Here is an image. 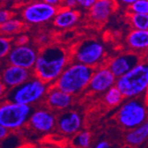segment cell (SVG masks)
<instances>
[{
    "label": "cell",
    "instance_id": "obj_34",
    "mask_svg": "<svg viewBox=\"0 0 148 148\" xmlns=\"http://www.w3.org/2000/svg\"><path fill=\"white\" fill-rule=\"evenodd\" d=\"M145 98H146V100L148 101V88H147V90L145 91Z\"/></svg>",
    "mask_w": 148,
    "mask_h": 148
},
{
    "label": "cell",
    "instance_id": "obj_18",
    "mask_svg": "<svg viewBox=\"0 0 148 148\" xmlns=\"http://www.w3.org/2000/svg\"><path fill=\"white\" fill-rule=\"evenodd\" d=\"M127 44L135 51L148 50V30L133 29L127 37Z\"/></svg>",
    "mask_w": 148,
    "mask_h": 148
},
{
    "label": "cell",
    "instance_id": "obj_33",
    "mask_svg": "<svg viewBox=\"0 0 148 148\" xmlns=\"http://www.w3.org/2000/svg\"><path fill=\"white\" fill-rule=\"evenodd\" d=\"M136 0H123L122 1V3H123V4H125V5H129V7L135 2Z\"/></svg>",
    "mask_w": 148,
    "mask_h": 148
},
{
    "label": "cell",
    "instance_id": "obj_23",
    "mask_svg": "<svg viewBox=\"0 0 148 148\" xmlns=\"http://www.w3.org/2000/svg\"><path fill=\"white\" fill-rule=\"evenodd\" d=\"M91 136L88 131H81L73 139V144L75 146L79 148H88L90 145Z\"/></svg>",
    "mask_w": 148,
    "mask_h": 148
},
{
    "label": "cell",
    "instance_id": "obj_35",
    "mask_svg": "<svg viewBox=\"0 0 148 148\" xmlns=\"http://www.w3.org/2000/svg\"><path fill=\"white\" fill-rule=\"evenodd\" d=\"M38 148H52V147H49V146H45V147H38Z\"/></svg>",
    "mask_w": 148,
    "mask_h": 148
},
{
    "label": "cell",
    "instance_id": "obj_29",
    "mask_svg": "<svg viewBox=\"0 0 148 148\" xmlns=\"http://www.w3.org/2000/svg\"><path fill=\"white\" fill-rule=\"evenodd\" d=\"M63 3L65 8H69V9H74V7L78 5L77 0H66Z\"/></svg>",
    "mask_w": 148,
    "mask_h": 148
},
{
    "label": "cell",
    "instance_id": "obj_17",
    "mask_svg": "<svg viewBox=\"0 0 148 148\" xmlns=\"http://www.w3.org/2000/svg\"><path fill=\"white\" fill-rule=\"evenodd\" d=\"M113 11V3L109 0H97L90 9V17L96 22H104Z\"/></svg>",
    "mask_w": 148,
    "mask_h": 148
},
{
    "label": "cell",
    "instance_id": "obj_14",
    "mask_svg": "<svg viewBox=\"0 0 148 148\" xmlns=\"http://www.w3.org/2000/svg\"><path fill=\"white\" fill-rule=\"evenodd\" d=\"M82 117L76 111H68L60 114L57 119L59 130L66 135H71L77 132L82 127Z\"/></svg>",
    "mask_w": 148,
    "mask_h": 148
},
{
    "label": "cell",
    "instance_id": "obj_22",
    "mask_svg": "<svg viewBox=\"0 0 148 148\" xmlns=\"http://www.w3.org/2000/svg\"><path fill=\"white\" fill-rule=\"evenodd\" d=\"M123 98L124 96L123 95V93L121 92V90L116 86H114L106 92L105 102L108 106H114L122 102Z\"/></svg>",
    "mask_w": 148,
    "mask_h": 148
},
{
    "label": "cell",
    "instance_id": "obj_12",
    "mask_svg": "<svg viewBox=\"0 0 148 148\" xmlns=\"http://www.w3.org/2000/svg\"><path fill=\"white\" fill-rule=\"evenodd\" d=\"M29 126L40 133L51 132L57 125V119L48 109L40 108L35 110L29 121Z\"/></svg>",
    "mask_w": 148,
    "mask_h": 148
},
{
    "label": "cell",
    "instance_id": "obj_20",
    "mask_svg": "<svg viewBox=\"0 0 148 148\" xmlns=\"http://www.w3.org/2000/svg\"><path fill=\"white\" fill-rule=\"evenodd\" d=\"M130 22L134 29L137 30H148V15L130 13Z\"/></svg>",
    "mask_w": 148,
    "mask_h": 148
},
{
    "label": "cell",
    "instance_id": "obj_9",
    "mask_svg": "<svg viewBox=\"0 0 148 148\" xmlns=\"http://www.w3.org/2000/svg\"><path fill=\"white\" fill-rule=\"evenodd\" d=\"M37 57V51L31 46H13L7 57V62L11 66L30 70L35 68Z\"/></svg>",
    "mask_w": 148,
    "mask_h": 148
},
{
    "label": "cell",
    "instance_id": "obj_5",
    "mask_svg": "<svg viewBox=\"0 0 148 148\" xmlns=\"http://www.w3.org/2000/svg\"><path fill=\"white\" fill-rule=\"evenodd\" d=\"M33 113L31 106L5 101L0 106V126L16 130L29 123Z\"/></svg>",
    "mask_w": 148,
    "mask_h": 148
},
{
    "label": "cell",
    "instance_id": "obj_30",
    "mask_svg": "<svg viewBox=\"0 0 148 148\" xmlns=\"http://www.w3.org/2000/svg\"><path fill=\"white\" fill-rule=\"evenodd\" d=\"M8 133H9V130L5 128L4 126H0V138L4 139L8 137Z\"/></svg>",
    "mask_w": 148,
    "mask_h": 148
},
{
    "label": "cell",
    "instance_id": "obj_27",
    "mask_svg": "<svg viewBox=\"0 0 148 148\" xmlns=\"http://www.w3.org/2000/svg\"><path fill=\"white\" fill-rule=\"evenodd\" d=\"M97 0H77L78 5L82 6L85 9H91V7L96 3Z\"/></svg>",
    "mask_w": 148,
    "mask_h": 148
},
{
    "label": "cell",
    "instance_id": "obj_8",
    "mask_svg": "<svg viewBox=\"0 0 148 148\" xmlns=\"http://www.w3.org/2000/svg\"><path fill=\"white\" fill-rule=\"evenodd\" d=\"M105 47L101 43L93 39L85 40L76 48L75 59L77 63L90 68L97 65L104 57Z\"/></svg>",
    "mask_w": 148,
    "mask_h": 148
},
{
    "label": "cell",
    "instance_id": "obj_11",
    "mask_svg": "<svg viewBox=\"0 0 148 148\" xmlns=\"http://www.w3.org/2000/svg\"><path fill=\"white\" fill-rule=\"evenodd\" d=\"M141 63V58L136 53H125L110 60L108 68L116 78L122 77Z\"/></svg>",
    "mask_w": 148,
    "mask_h": 148
},
{
    "label": "cell",
    "instance_id": "obj_19",
    "mask_svg": "<svg viewBox=\"0 0 148 148\" xmlns=\"http://www.w3.org/2000/svg\"><path fill=\"white\" fill-rule=\"evenodd\" d=\"M148 138V122L138 128L131 130L125 137L126 142L130 145H139Z\"/></svg>",
    "mask_w": 148,
    "mask_h": 148
},
{
    "label": "cell",
    "instance_id": "obj_21",
    "mask_svg": "<svg viewBox=\"0 0 148 148\" xmlns=\"http://www.w3.org/2000/svg\"><path fill=\"white\" fill-rule=\"evenodd\" d=\"M23 27L22 22L18 19H13L12 18L8 21L1 24V32L5 34V36L10 35H14L19 33Z\"/></svg>",
    "mask_w": 148,
    "mask_h": 148
},
{
    "label": "cell",
    "instance_id": "obj_24",
    "mask_svg": "<svg viewBox=\"0 0 148 148\" xmlns=\"http://www.w3.org/2000/svg\"><path fill=\"white\" fill-rule=\"evenodd\" d=\"M130 13L148 15V0H136L130 7Z\"/></svg>",
    "mask_w": 148,
    "mask_h": 148
},
{
    "label": "cell",
    "instance_id": "obj_32",
    "mask_svg": "<svg viewBox=\"0 0 148 148\" xmlns=\"http://www.w3.org/2000/svg\"><path fill=\"white\" fill-rule=\"evenodd\" d=\"M45 1L46 3H48V4L53 5V6H56V7H57V5H58L60 3H62L61 1H60V0H45Z\"/></svg>",
    "mask_w": 148,
    "mask_h": 148
},
{
    "label": "cell",
    "instance_id": "obj_26",
    "mask_svg": "<svg viewBox=\"0 0 148 148\" xmlns=\"http://www.w3.org/2000/svg\"><path fill=\"white\" fill-rule=\"evenodd\" d=\"M14 46H26L28 45V43L29 41V38L26 35H19L14 40Z\"/></svg>",
    "mask_w": 148,
    "mask_h": 148
},
{
    "label": "cell",
    "instance_id": "obj_1",
    "mask_svg": "<svg viewBox=\"0 0 148 148\" xmlns=\"http://www.w3.org/2000/svg\"><path fill=\"white\" fill-rule=\"evenodd\" d=\"M69 55L63 47L50 45L40 51L33 74L45 84L56 82L69 66Z\"/></svg>",
    "mask_w": 148,
    "mask_h": 148
},
{
    "label": "cell",
    "instance_id": "obj_6",
    "mask_svg": "<svg viewBox=\"0 0 148 148\" xmlns=\"http://www.w3.org/2000/svg\"><path fill=\"white\" fill-rule=\"evenodd\" d=\"M147 110L145 104L133 99L124 103L117 113L118 123L125 129L134 130L145 123Z\"/></svg>",
    "mask_w": 148,
    "mask_h": 148
},
{
    "label": "cell",
    "instance_id": "obj_15",
    "mask_svg": "<svg viewBox=\"0 0 148 148\" xmlns=\"http://www.w3.org/2000/svg\"><path fill=\"white\" fill-rule=\"evenodd\" d=\"M72 95L60 90L56 87H53L52 89L48 90L46 95L47 105L56 110H64L69 108L72 104Z\"/></svg>",
    "mask_w": 148,
    "mask_h": 148
},
{
    "label": "cell",
    "instance_id": "obj_25",
    "mask_svg": "<svg viewBox=\"0 0 148 148\" xmlns=\"http://www.w3.org/2000/svg\"><path fill=\"white\" fill-rule=\"evenodd\" d=\"M12 48L13 47H12V41L9 37L2 36L0 38V57L7 58Z\"/></svg>",
    "mask_w": 148,
    "mask_h": 148
},
{
    "label": "cell",
    "instance_id": "obj_4",
    "mask_svg": "<svg viewBox=\"0 0 148 148\" xmlns=\"http://www.w3.org/2000/svg\"><path fill=\"white\" fill-rule=\"evenodd\" d=\"M47 84L40 79L32 77L23 84L5 92V101L32 106L47 95Z\"/></svg>",
    "mask_w": 148,
    "mask_h": 148
},
{
    "label": "cell",
    "instance_id": "obj_28",
    "mask_svg": "<svg viewBox=\"0 0 148 148\" xmlns=\"http://www.w3.org/2000/svg\"><path fill=\"white\" fill-rule=\"evenodd\" d=\"M11 13L7 10H2L0 12V23L3 24L11 20Z\"/></svg>",
    "mask_w": 148,
    "mask_h": 148
},
{
    "label": "cell",
    "instance_id": "obj_3",
    "mask_svg": "<svg viewBox=\"0 0 148 148\" xmlns=\"http://www.w3.org/2000/svg\"><path fill=\"white\" fill-rule=\"evenodd\" d=\"M115 86L124 98H136L148 88V61H143L126 75L117 78Z\"/></svg>",
    "mask_w": 148,
    "mask_h": 148
},
{
    "label": "cell",
    "instance_id": "obj_13",
    "mask_svg": "<svg viewBox=\"0 0 148 148\" xmlns=\"http://www.w3.org/2000/svg\"><path fill=\"white\" fill-rule=\"evenodd\" d=\"M117 78L110 71L108 68H101L97 71H94L89 88L95 92H104L115 86Z\"/></svg>",
    "mask_w": 148,
    "mask_h": 148
},
{
    "label": "cell",
    "instance_id": "obj_31",
    "mask_svg": "<svg viewBox=\"0 0 148 148\" xmlns=\"http://www.w3.org/2000/svg\"><path fill=\"white\" fill-rule=\"evenodd\" d=\"M94 148H111L110 145L108 142H106V141H100L99 142Z\"/></svg>",
    "mask_w": 148,
    "mask_h": 148
},
{
    "label": "cell",
    "instance_id": "obj_16",
    "mask_svg": "<svg viewBox=\"0 0 148 148\" xmlns=\"http://www.w3.org/2000/svg\"><path fill=\"white\" fill-rule=\"evenodd\" d=\"M79 12L75 9L63 8L58 11V13L53 19V24L59 29H69L79 21Z\"/></svg>",
    "mask_w": 148,
    "mask_h": 148
},
{
    "label": "cell",
    "instance_id": "obj_7",
    "mask_svg": "<svg viewBox=\"0 0 148 148\" xmlns=\"http://www.w3.org/2000/svg\"><path fill=\"white\" fill-rule=\"evenodd\" d=\"M58 8L45 1L33 2L27 5L22 10L23 20L29 24H42L54 19L58 13Z\"/></svg>",
    "mask_w": 148,
    "mask_h": 148
},
{
    "label": "cell",
    "instance_id": "obj_2",
    "mask_svg": "<svg viewBox=\"0 0 148 148\" xmlns=\"http://www.w3.org/2000/svg\"><path fill=\"white\" fill-rule=\"evenodd\" d=\"M93 74L94 69L90 66L77 62L69 65L57 79L54 87L73 96L89 86Z\"/></svg>",
    "mask_w": 148,
    "mask_h": 148
},
{
    "label": "cell",
    "instance_id": "obj_10",
    "mask_svg": "<svg viewBox=\"0 0 148 148\" xmlns=\"http://www.w3.org/2000/svg\"><path fill=\"white\" fill-rule=\"evenodd\" d=\"M31 78L32 77L30 70L8 65L2 72L1 84L5 86L6 90H9L23 84Z\"/></svg>",
    "mask_w": 148,
    "mask_h": 148
}]
</instances>
